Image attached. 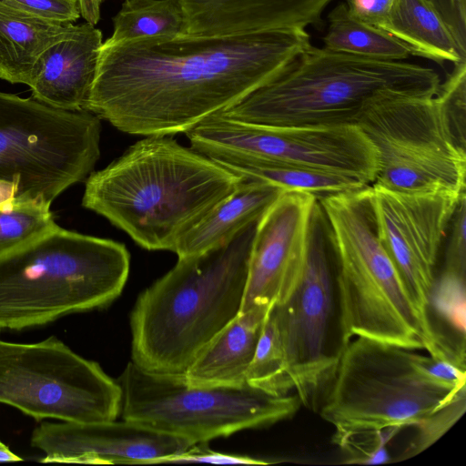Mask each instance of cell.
Returning <instances> with one entry per match:
<instances>
[{"label": "cell", "mask_w": 466, "mask_h": 466, "mask_svg": "<svg viewBox=\"0 0 466 466\" xmlns=\"http://www.w3.org/2000/svg\"><path fill=\"white\" fill-rule=\"evenodd\" d=\"M307 30L103 42L86 111L139 136L186 132L279 75Z\"/></svg>", "instance_id": "obj_1"}, {"label": "cell", "mask_w": 466, "mask_h": 466, "mask_svg": "<svg viewBox=\"0 0 466 466\" xmlns=\"http://www.w3.org/2000/svg\"><path fill=\"white\" fill-rule=\"evenodd\" d=\"M240 177L169 136H147L86 181L82 205L148 250L179 239L231 195Z\"/></svg>", "instance_id": "obj_2"}, {"label": "cell", "mask_w": 466, "mask_h": 466, "mask_svg": "<svg viewBox=\"0 0 466 466\" xmlns=\"http://www.w3.org/2000/svg\"><path fill=\"white\" fill-rule=\"evenodd\" d=\"M257 222L217 248L178 258L140 294L130 317L136 365L182 375L239 314Z\"/></svg>", "instance_id": "obj_3"}, {"label": "cell", "mask_w": 466, "mask_h": 466, "mask_svg": "<svg viewBox=\"0 0 466 466\" xmlns=\"http://www.w3.org/2000/svg\"><path fill=\"white\" fill-rule=\"evenodd\" d=\"M369 186L319 200L333 256L341 348L363 337L431 355L442 336L379 238Z\"/></svg>", "instance_id": "obj_4"}, {"label": "cell", "mask_w": 466, "mask_h": 466, "mask_svg": "<svg viewBox=\"0 0 466 466\" xmlns=\"http://www.w3.org/2000/svg\"><path fill=\"white\" fill-rule=\"evenodd\" d=\"M441 82L427 66L310 45L275 78L217 115L268 127L357 126L382 95L434 96Z\"/></svg>", "instance_id": "obj_5"}, {"label": "cell", "mask_w": 466, "mask_h": 466, "mask_svg": "<svg viewBox=\"0 0 466 466\" xmlns=\"http://www.w3.org/2000/svg\"><path fill=\"white\" fill-rule=\"evenodd\" d=\"M129 265L122 243L58 226L0 257V329L38 327L106 307L121 294Z\"/></svg>", "instance_id": "obj_6"}, {"label": "cell", "mask_w": 466, "mask_h": 466, "mask_svg": "<svg viewBox=\"0 0 466 466\" xmlns=\"http://www.w3.org/2000/svg\"><path fill=\"white\" fill-rule=\"evenodd\" d=\"M420 355L363 337L344 345L319 411L336 429L334 437L415 426L465 392L432 383Z\"/></svg>", "instance_id": "obj_7"}, {"label": "cell", "mask_w": 466, "mask_h": 466, "mask_svg": "<svg viewBox=\"0 0 466 466\" xmlns=\"http://www.w3.org/2000/svg\"><path fill=\"white\" fill-rule=\"evenodd\" d=\"M123 420L204 443L290 418L297 394L275 396L248 385H197L182 375L145 370L129 362L117 380Z\"/></svg>", "instance_id": "obj_8"}, {"label": "cell", "mask_w": 466, "mask_h": 466, "mask_svg": "<svg viewBox=\"0 0 466 466\" xmlns=\"http://www.w3.org/2000/svg\"><path fill=\"white\" fill-rule=\"evenodd\" d=\"M357 126L377 153L372 185L410 194H465L466 144L436 95L384 94Z\"/></svg>", "instance_id": "obj_9"}, {"label": "cell", "mask_w": 466, "mask_h": 466, "mask_svg": "<svg viewBox=\"0 0 466 466\" xmlns=\"http://www.w3.org/2000/svg\"><path fill=\"white\" fill-rule=\"evenodd\" d=\"M101 119L0 91V179L48 204L86 179L100 156Z\"/></svg>", "instance_id": "obj_10"}, {"label": "cell", "mask_w": 466, "mask_h": 466, "mask_svg": "<svg viewBox=\"0 0 466 466\" xmlns=\"http://www.w3.org/2000/svg\"><path fill=\"white\" fill-rule=\"evenodd\" d=\"M0 402L36 420H115L122 390L95 361L52 336L34 343L0 339Z\"/></svg>", "instance_id": "obj_11"}, {"label": "cell", "mask_w": 466, "mask_h": 466, "mask_svg": "<svg viewBox=\"0 0 466 466\" xmlns=\"http://www.w3.org/2000/svg\"><path fill=\"white\" fill-rule=\"evenodd\" d=\"M198 153L224 151L282 165L319 170L371 185L376 150L356 125L268 127L217 114L185 132Z\"/></svg>", "instance_id": "obj_12"}, {"label": "cell", "mask_w": 466, "mask_h": 466, "mask_svg": "<svg viewBox=\"0 0 466 466\" xmlns=\"http://www.w3.org/2000/svg\"><path fill=\"white\" fill-rule=\"evenodd\" d=\"M334 296L333 256L318 201L302 277L288 299L271 309L287 372L305 405L312 402L330 380L340 354L329 348Z\"/></svg>", "instance_id": "obj_13"}, {"label": "cell", "mask_w": 466, "mask_h": 466, "mask_svg": "<svg viewBox=\"0 0 466 466\" xmlns=\"http://www.w3.org/2000/svg\"><path fill=\"white\" fill-rule=\"evenodd\" d=\"M369 194L382 245L415 302L429 312L438 253L465 194H410L372 184Z\"/></svg>", "instance_id": "obj_14"}, {"label": "cell", "mask_w": 466, "mask_h": 466, "mask_svg": "<svg viewBox=\"0 0 466 466\" xmlns=\"http://www.w3.org/2000/svg\"><path fill=\"white\" fill-rule=\"evenodd\" d=\"M317 202L310 194L284 192L258 220L239 313L267 314L296 289L307 259Z\"/></svg>", "instance_id": "obj_15"}, {"label": "cell", "mask_w": 466, "mask_h": 466, "mask_svg": "<svg viewBox=\"0 0 466 466\" xmlns=\"http://www.w3.org/2000/svg\"><path fill=\"white\" fill-rule=\"evenodd\" d=\"M115 420L44 422L34 430L31 445L45 452L42 462L81 464L165 463L195 445L133 421Z\"/></svg>", "instance_id": "obj_16"}, {"label": "cell", "mask_w": 466, "mask_h": 466, "mask_svg": "<svg viewBox=\"0 0 466 466\" xmlns=\"http://www.w3.org/2000/svg\"><path fill=\"white\" fill-rule=\"evenodd\" d=\"M333 0H178L181 35H228L274 30H306L321 23Z\"/></svg>", "instance_id": "obj_17"}, {"label": "cell", "mask_w": 466, "mask_h": 466, "mask_svg": "<svg viewBox=\"0 0 466 466\" xmlns=\"http://www.w3.org/2000/svg\"><path fill=\"white\" fill-rule=\"evenodd\" d=\"M102 44L96 25H74L66 37L40 56L28 85L32 97L56 109L86 111Z\"/></svg>", "instance_id": "obj_18"}, {"label": "cell", "mask_w": 466, "mask_h": 466, "mask_svg": "<svg viewBox=\"0 0 466 466\" xmlns=\"http://www.w3.org/2000/svg\"><path fill=\"white\" fill-rule=\"evenodd\" d=\"M284 192L271 184L240 177L236 190L187 231L173 252L182 258L226 243L257 222Z\"/></svg>", "instance_id": "obj_19"}, {"label": "cell", "mask_w": 466, "mask_h": 466, "mask_svg": "<svg viewBox=\"0 0 466 466\" xmlns=\"http://www.w3.org/2000/svg\"><path fill=\"white\" fill-rule=\"evenodd\" d=\"M268 314L239 313L207 344L182 377L197 385L245 384Z\"/></svg>", "instance_id": "obj_20"}, {"label": "cell", "mask_w": 466, "mask_h": 466, "mask_svg": "<svg viewBox=\"0 0 466 466\" xmlns=\"http://www.w3.org/2000/svg\"><path fill=\"white\" fill-rule=\"evenodd\" d=\"M73 27L74 24L49 22L0 0V78L28 86L42 54Z\"/></svg>", "instance_id": "obj_21"}, {"label": "cell", "mask_w": 466, "mask_h": 466, "mask_svg": "<svg viewBox=\"0 0 466 466\" xmlns=\"http://www.w3.org/2000/svg\"><path fill=\"white\" fill-rule=\"evenodd\" d=\"M380 28L404 43L412 56L440 65L466 61L448 25L425 0H395Z\"/></svg>", "instance_id": "obj_22"}, {"label": "cell", "mask_w": 466, "mask_h": 466, "mask_svg": "<svg viewBox=\"0 0 466 466\" xmlns=\"http://www.w3.org/2000/svg\"><path fill=\"white\" fill-rule=\"evenodd\" d=\"M202 155L238 177L271 184L287 192L310 194L318 200L369 186L336 174L278 164L240 154L213 150Z\"/></svg>", "instance_id": "obj_23"}, {"label": "cell", "mask_w": 466, "mask_h": 466, "mask_svg": "<svg viewBox=\"0 0 466 466\" xmlns=\"http://www.w3.org/2000/svg\"><path fill=\"white\" fill-rule=\"evenodd\" d=\"M322 42L330 50L374 59L401 61L411 56L409 47L388 32L352 17L344 3L329 13Z\"/></svg>", "instance_id": "obj_24"}, {"label": "cell", "mask_w": 466, "mask_h": 466, "mask_svg": "<svg viewBox=\"0 0 466 466\" xmlns=\"http://www.w3.org/2000/svg\"><path fill=\"white\" fill-rule=\"evenodd\" d=\"M111 44L139 38L172 39L181 33L184 15L178 0H124L112 18Z\"/></svg>", "instance_id": "obj_25"}, {"label": "cell", "mask_w": 466, "mask_h": 466, "mask_svg": "<svg viewBox=\"0 0 466 466\" xmlns=\"http://www.w3.org/2000/svg\"><path fill=\"white\" fill-rule=\"evenodd\" d=\"M245 380L248 385L275 396L288 395L294 390L271 309L262 326Z\"/></svg>", "instance_id": "obj_26"}, {"label": "cell", "mask_w": 466, "mask_h": 466, "mask_svg": "<svg viewBox=\"0 0 466 466\" xmlns=\"http://www.w3.org/2000/svg\"><path fill=\"white\" fill-rule=\"evenodd\" d=\"M50 206L42 200H31L0 209V257L27 246L58 227Z\"/></svg>", "instance_id": "obj_27"}, {"label": "cell", "mask_w": 466, "mask_h": 466, "mask_svg": "<svg viewBox=\"0 0 466 466\" xmlns=\"http://www.w3.org/2000/svg\"><path fill=\"white\" fill-rule=\"evenodd\" d=\"M465 339V276L444 270L434 281L430 307Z\"/></svg>", "instance_id": "obj_28"}, {"label": "cell", "mask_w": 466, "mask_h": 466, "mask_svg": "<svg viewBox=\"0 0 466 466\" xmlns=\"http://www.w3.org/2000/svg\"><path fill=\"white\" fill-rule=\"evenodd\" d=\"M401 430L391 427L378 431H365L335 437V442L346 451V463L379 464L389 461L387 443Z\"/></svg>", "instance_id": "obj_29"}, {"label": "cell", "mask_w": 466, "mask_h": 466, "mask_svg": "<svg viewBox=\"0 0 466 466\" xmlns=\"http://www.w3.org/2000/svg\"><path fill=\"white\" fill-rule=\"evenodd\" d=\"M465 403L466 398L463 392L451 404L416 424L418 432L401 458L415 456L438 441L462 416L465 411Z\"/></svg>", "instance_id": "obj_30"}, {"label": "cell", "mask_w": 466, "mask_h": 466, "mask_svg": "<svg viewBox=\"0 0 466 466\" xmlns=\"http://www.w3.org/2000/svg\"><path fill=\"white\" fill-rule=\"evenodd\" d=\"M442 103L457 137L466 142V61L454 64L436 93ZM466 144V143H465Z\"/></svg>", "instance_id": "obj_31"}, {"label": "cell", "mask_w": 466, "mask_h": 466, "mask_svg": "<svg viewBox=\"0 0 466 466\" xmlns=\"http://www.w3.org/2000/svg\"><path fill=\"white\" fill-rule=\"evenodd\" d=\"M12 6L38 18L69 25L80 16L77 0H3Z\"/></svg>", "instance_id": "obj_32"}, {"label": "cell", "mask_w": 466, "mask_h": 466, "mask_svg": "<svg viewBox=\"0 0 466 466\" xmlns=\"http://www.w3.org/2000/svg\"><path fill=\"white\" fill-rule=\"evenodd\" d=\"M466 198L462 196L452 215L445 255L446 271L465 276L466 269Z\"/></svg>", "instance_id": "obj_33"}, {"label": "cell", "mask_w": 466, "mask_h": 466, "mask_svg": "<svg viewBox=\"0 0 466 466\" xmlns=\"http://www.w3.org/2000/svg\"><path fill=\"white\" fill-rule=\"evenodd\" d=\"M166 462L187 463H213V464H247V465H265L269 462L250 458L247 456L226 454L214 451L207 447L206 442L198 443L192 446L187 451L167 459Z\"/></svg>", "instance_id": "obj_34"}, {"label": "cell", "mask_w": 466, "mask_h": 466, "mask_svg": "<svg viewBox=\"0 0 466 466\" xmlns=\"http://www.w3.org/2000/svg\"><path fill=\"white\" fill-rule=\"evenodd\" d=\"M442 18L466 54V0H425Z\"/></svg>", "instance_id": "obj_35"}, {"label": "cell", "mask_w": 466, "mask_h": 466, "mask_svg": "<svg viewBox=\"0 0 466 466\" xmlns=\"http://www.w3.org/2000/svg\"><path fill=\"white\" fill-rule=\"evenodd\" d=\"M395 0H344L350 15L361 22L380 27Z\"/></svg>", "instance_id": "obj_36"}, {"label": "cell", "mask_w": 466, "mask_h": 466, "mask_svg": "<svg viewBox=\"0 0 466 466\" xmlns=\"http://www.w3.org/2000/svg\"><path fill=\"white\" fill-rule=\"evenodd\" d=\"M31 200L34 199H29L25 196L19 182L0 179V209L15 203Z\"/></svg>", "instance_id": "obj_37"}, {"label": "cell", "mask_w": 466, "mask_h": 466, "mask_svg": "<svg viewBox=\"0 0 466 466\" xmlns=\"http://www.w3.org/2000/svg\"><path fill=\"white\" fill-rule=\"evenodd\" d=\"M81 16L86 22L96 25L100 20L101 5L105 0H77Z\"/></svg>", "instance_id": "obj_38"}, {"label": "cell", "mask_w": 466, "mask_h": 466, "mask_svg": "<svg viewBox=\"0 0 466 466\" xmlns=\"http://www.w3.org/2000/svg\"><path fill=\"white\" fill-rule=\"evenodd\" d=\"M20 461H23V459L15 454L5 444L0 441V462Z\"/></svg>", "instance_id": "obj_39"}]
</instances>
